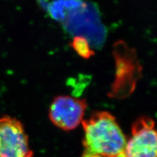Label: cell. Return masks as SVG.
Instances as JSON below:
<instances>
[{"label":"cell","instance_id":"cell-1","mask_svg":"<svg viewBox=\"0 0 157 157\" xmlns=\"http://www.w3.org/2000/svg\"><path fill=\"white\" fill-rule=\"evenodd\" d=\"M81 124L84 130L81 157H126L127 140L110 113L96 111Z\"/></svg>","mask_w":157,"mask_h":157},{"label":"cell","instance_id":"cell-5","mask_svg":"<svg viewBox=\"0 0 157 157\" xmlns=\"http://www.w3.org/2000/svg\"><path fill=\"white\" fill-rule=\"evenodd\" d=\"M72 47L78 55L84 58H89L94 54L90 49L88 41L83 37H75L72 42Z\"/></svg>","mask_w":157,"mask_h":157},{"label":"cell","instance_id":"cell-3","mask_svg":"<svg viewBox=\"0 0 157 157\" xmlns=\"http://www.w3.org/2000/svg\"><path fill=\"white\" fill-rule=\"evenodd\" d=\"M148 117L138 118L132 126L131 136L126 141V157H157V130Z\"/></svg>","mask_w":157,"mask_h":157},{"label":"cell","instance_id":"cell-2","mask_svg":"<svg viewBox=\"0 0 157 157\" xmlns=\"http://www.w3.org/2000/svg\"><path fill=\"white\" fill-rule=\"evenodd\" d=\"M24 126L10 116L0 117V157H33Z\"/></svg>","mask_w":157,"mask_h":157},{"label":"cell","instance_id":"cell-4","mask_svg":"<svg viewBox=\"0 0 157 157\" xmlns=\"http://www.w3.org/2000/svg\"><path fill=\"white\" fill-rule=\"evenodd\" d=\"M87 108L85 99L58 96L49 107L48 117L52 123L65 131L75 129L83 121Z\"/></svg>","mask_w":157,"mask_h":157}]
</instances>
